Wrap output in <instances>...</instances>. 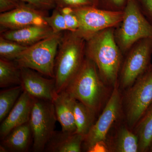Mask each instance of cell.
Returning <instances> with one entry per match:
<instances>
[{
  "label": "cell",
  "instance_id": "6da1fadb",
  "mask_svg": "<svg viewBox=\"0 0 152 152\" xmlns=\"http://www.w3.org/2000/svg\"><path fill=\"white\" fill-rule=\"evenodd\" d=\"M115 28L101 31L86 40V57L94 63L102 80L112 88L118 85L124 58L115 39Z\"/></svg>",
  "mask_w": 152,
  "mask_h": 152
},
{
  "label": "cell",
  "instance_id": "7a4b0ae2",
  "mask_svg": "<svg viewBox=\"0 0 152 152\" xmlns=\"http://www.w3.org/2000/svg\"><path fill=\"white\" fill-rule=\"evenodd\" d=\"M113 89L104 83L94 63L86 57L80 69L65 90L97 116Z\"/></svg>",
  "mask_w": 152,
  "mask_h": 152
},
{
  "label": "cell",
  "instance_id": "3957f363",
  "mask_svg": "<svg viewBox=\"0 0 152 152\" xmlns=\"http://www.w3.org/2000/svg\"><path fill=\"white\" fill-rule=\"evenodd\" d=\"M86 40L77 32L64 33L55 60L56 92L65 91L80 69L86 58Z\"/></svg>",
  "mask_w": 152,
  "mask_h": 152
},
{
  "label": "cell",
  "instance_id": "277c9868",
  "mask_svg": "<svg viewBox=\"0 0 152 152\" xmlns=\"http://www.w3.org/2000/svg\"><path fill=\"white\" fill-rule=\"evenodd\" d=\"M122 20L114 31L115 39L124 56L138 41L152 39V24L136 0H127Z\"/></svg>",
  "mask_w": 152,
  "mask_h": 152
},
{
  "label": "cell",
  "instance_id": "5b68a950",
  "mask_svg": "<svg viewBox=\"0 0 152 152\" xmlns=\"http://www.w3.org/2000/svg\"><path fill=\"white\" fill-rule=\"evenodd\" d=\"M152 104V64L130 87L122 93L124 121L133 131Z\"/></svg>",
  "mask_w": 152,
  "mask_h": 152
},
{
  "label": "cell",
  "instance_id": "8992f818",
  "mask_svg": "<svg viewBox=\"0 0 152 152\" xmlns=\"http://www.w3.org/2000/svg\"><path fill=\"white\" fill-rule=\"evenodd\" d=\"M63 32L28 47L14 60L20 68H29L39 73L55 79V60Z\"/></svg>",
  "mask_w": 152,
  "mask_h": 152
},
{
  "label": "cell",
  "instance_id": "52a82bcc",
  "mask_svg": "<svg viewBox=\"0 0 152 152\" xmlns=\"http://www.w3.org/2000/svg\"><path fill=\"white\" fill-rule=\"evenodd\" d=\"M152 39H144L134 44L124 56L118 85L126 89L151 65Z\"/></svg>",
  "mask_w": 152,
  "mask_h": 152
},
{
  "label": "cell",
  "instance_id": "ba28073f",
  "mask_svg": "<svg viewBox=\"0 0 152 152\" xmlns=\"http://www.w3.org/2000/svg\"><path fill=\"white\" fill-rule=\"evenodd\" d=\"M57 121L53 102L34 99L29 120L34 152L45 151L54 134Z\"/></svg>",
  "mask_w": 152,
  "mask_h": 152
},
{
  "label": "cell",
  "instance_id": "9c48e42d",
  "mask_svg": "<svg viewBox=\"0 0 152 152\" xmlns=\"http://www.w3.org/2000/svg\"><path fill=\"white\" fill-rule=\"evenodd\" d=\"M122 115V92L118 85L113 89L96 121L84 137L83 147L87 151L98 142L107 141L111 129Z\"/></svg>",
  "mask_w": 152,
  "mask_h": 152
},
{
  "label": "cell",
  "instance_id": "30bf717a",
  "mask_svg": "<svg viewBox=\"0 0 152 152\" xmlns=\"http://www.w3.org/2000/svg\"><path fill=\"white\" fill-rule=\"evenodd\" d=\"M73 9L80 24L76 32L86 40L101 31L116 28L121 23L124 16L123 11L108 10L95 6Z\"/></svg>",
  "mask_w": 152,
  "mask_h": 152
},
{
  "label": "cell",
  "instance_id": "8fae6325",
  "mask_svg": "<svg viewBox=\"0 0 152 152\" xmlns=\"http://www.w3.org/2000/svg\"><path fill=\"white\" fill-rule=\"evenodd\" d=\"M48 11L41 10L24 4L13 10L1 13L0 26L1 32L32 26H48L45 20Z\"/></svg>",
  "mask_w": 152,
  "mask_h": 152
},
{
  "label": "cell",
  "instance_id": "7c38bea8",
  "mask_svg": "<svg viewBox=\"0 0 152 152\" xmlns=\"http://www.w3.org/2000/svg\"><path fill=\"white\" fill-rule=\"evenodd\" d=\"M20 68L23 91L34 99L53 101L57 94L55 79L44 77L29 68Z\"/></svg>",
  "mask_w": 152,
  "mask_h": 152
},
{
  "label": "cell",
  "instance_id": "4fadbf2b",
  "mask_svg": "<svg viewBox=\"0 0 152 152\" xmlns=\"http://www.w3.org/2000/svg\"><path fill=\"white\" fill-rule=\"evenodd\" d=\"M34 98L23 91L13 107L0 126V135L2 140L14 129L29 122Z\"/></svg>",
  "mask_w": 152,
  "mask_h": 152
},
{
  "label": "cell",
  "instance_id": "5bb4252c",
  "mask_svg": "<svg viewBox=\"0 0 152 152\" xmlns=\"http://www.w3.org/2000/svg\"><path fill=\"white\" fill-rule=\"evenodd\" d=\"M54 34L49 26L32 25L20 28L8 30L1 32L4 39L29 47Z\"/></svg>",
  "mask_w": 152,
  "mask_h": 152
},
{
  "label": "cell",
  "instance_id": "9a60e30c",
  "mask_svg": "<svg viewBox=\"0 0 152 152\" xmlns=\"http://www.w3.org/2000/svg\"><path fill=\"white\" fill-rule=\"evenodd\" d=\"M76 99L66 91L56 94L53 102L57 121L61 124L62 131L75 132L76 126L74 116V104Z\"/></svg>",
  "mask_w": 152,
  "mask_h": 152
},
{
  "label": "cell",
  "instance_id": "2e32d148",
  "mask_svg": "<svg viewBox=\"0 0 152 152\" xmlns=\"http://www.w3.org/2000/svg\"><path fill=\"white\" fill-rule=\"evenodd\" d=\"M84 137L76 132L55 131L45 151L52 152H81Z\"/></svg>",
  "mask_w": 152,
  "mask_h": 152
},
{
  "label": "cell",
  "instance_id": "e0dca14e",
  "mask_svg": "<svg viewBox=\"0 0 152 152\" xmlns=\"http://www.w3.org/2000/svg\"><path fill=\"white\" fill-rule=\"evenodd\" d=\"M117 130L111 140L106 141L110 152H139L138 137L125 122Z\"/></svg>",
  "mask_w": 152,
  "mask_h": 152
},
{
  "label": "cell",
  "instance_id": "ac0fdd59",
  "mask_svg": "<svg viewBox=\"0 0 152 152\" xmlns=\"http://www.w3.org/2000/svg\"><path fill=\"white\" fill-rule=\"evenodd\" d=\"M32 135L29 123L19 126L2 140V145L7 151L14 152L26 151L29 146Z\"/></svg>",
  "mask_w": 152,
  "mask_h": 152
},
{
  "label": "cell",
  "instance_id": "d6986e66",
  "mask_svg": "<svg viewBox=\"0 0 152 152\" xmlns=\"http://www.w3.org/2000/svg\"><path fill=\"white\" fill-rule=\"evenodd\" d=\"M133 131L138 137L139 152H149L152 142V104L139 120Z\"/></svg>",
  "mask_w": 152,
  "mask_h": 152
},
{
  "label": "cell",
  "instance_id": "ffe728a7",
  "mask_svg": "<svg viewBox=\"0 0 152 152\" xmlns=\"http://www.w3.org/2000/svg\"><path fill=\"white\" fill-rule=\"evenodd\" d=\"M75 132L85 137L94 124L97 116L84 104L76 99L74 104Z\"/></svg>",
  "mask_w": 152,
  "mask_h": 152
},
{
  "label": "cell",
  "instance_id": "44dd1931",
  "mask_svg": "<svg viewBox=\"0 0 152 152\" xmlns=\"http://www.w3.org/2000/svg\"><path fill=\"white\" fill-rule=\"evenodd\" d=\"M21 68L14 61L0 59V87L2 88L21 85Z\"/></svg>",
  "mask_w": 152,
  "mask_h": 152
},
{
  "label": "cell",
  "instance_id": "7402d4cb",
  "mask_svg": "<svg viewBox=\"0 0 152 152\" xmlns=\"http://www.w3.org/2000/svg\"><path fill=\"white\" fill-rule=\"evenodd\" d=\"M23 92L21 86H14L0 92V121L8 115Z\"/></svg>",
  "mask_w": 152,
  "mask_h": 152
},
{
  "label": "cell",
  "instance_id": "603a6c76",
  "mask_svg": "<svg viewBox=\"0 0 152 152\" xmlns=\"http://www.w3.org/2000/svg\"><path fill=\"white\" fill-rule=\"evenodd\" d=\"M28 47L0 37L1 58L14 61Z\"/></svg>",
  "mask_w": 152,
  "mask_h": 152
},
{
  "label": "cell",
  "instance_id": "cb8c5ba5",
  "mask_svg": "<svg viewBox=\"0 0 152 152\" xmlns=\"http://www.w3.org/2000/svg\"><path fill=\"white\" fill-rule=\"evenodd\" d=\"M45 20L54 33L62 32L68 31L64 18L59 10L56 7L53 9L50 16L47 15L45 17Z\"/></svg>",
  "mask_w": 152,
  "mask_h": 152
},
{
  "label": "cell",
  "instance_id": "d4e9b609",
  "mask_svg": "<svg viewBox=\"0 0 152 152\" xmlns=\"http://www.w3.org/2000/svg\"><path fill=\"white\" fill-rule=\"evenodd\" d=\"M56 8L59 10L64 18L68 31H77L78 30L80 24L73 9L70 7Z\"/></svg>",
  "mask_w": 152,
  "mask_h": 152
},
{
  "label": "cell",
  "instance_id": "484cf974",
  "mask_svg": "<svg viewBox=\"0 0 152 152\" xmlns=\"http://www.w3.org/2000/svg\"><path fill=\"white\" fill-rule=\"evenodd\" d=\"M127 0H96V7L111 11L124 10Z\"/></svg>",
  "mask_w": 152,
  "mask_h": 152
},
{
  "label": "cell",
  "instance_id": "4316f807",
  "mask_svg": "<svg viewBox=\"0 0 152 152\" xmlns=\"http://www.w3.org/2000/svg\"><path fill=\"white\" fill-rule=\"evenodd\" d=\"M58 8L70 7L78 8L88 6H95L93 0H54Z\"/></svg>",
  "mask_w": 152,
  "mask_h": 152
},
{
  "label": "cell",
  "instance_id": "83f0119b",
  "mask_svg": "<svg viewBox=\"0 0 152 152\" xmlns=\"http://www.w3.org/2000/svg\"><path fill=\"white\" fill-rule=\"evenodd\" d=\"M41 10L48 11L56 7L54 0H16Z\"/></svg>",
  "mask_w": 152,
  "mask_h": 152
},
{
  "label": "cell",
  "instance_id": "f1b7e54d",
  "mask_svg": "<svg viewBox=\"0 0 152 152\" xmlns=\"http://www.w3.org/2000/svg\"><path fill=\"white\" fill-rule=\"evenodd\" d=\"M145 16L152 24V0H136Z\"/></svg>",
  "mask_w": 152,
  "mask_h": 152
},
{
  "label": "cell",
  "instance_id": "f546056e",
  "mask_svg": "<svg viewBox=\"0 0 152 152\" xmlns=\"http://www.w3.org/2000/svg\"><path fill=\"white\" fill-rule=\"evenodd\" d=\"M24 4H26L16 0H0V12L3 13L10 12Z\"/></svg>",
  "mask_w": 152,
  "mask_h": 152
},
{
  "label": "cell",
  "instance_id": "4dcf8cb0",
  "mask_svg": "<svg viewBox=\"0 0 152 152\" xmlns=\"http://www.w3.org/2000/svg\"><path fill=\"white\" fill-rule=\"evenodd\" d=\"M90 152H110L108 145L107 141H101L97 142L87 151Z\"/></svg>",
  "mask_w": 152,
  "mask_h": 152
},
{
  "label": "cell",
  "instance_id": "1f68e13d",
  "mask_svg": "<svg viewBox=\"0 0 152 152\" xmlns=\"http://www.w3.org/2000/svg\"><path fill=\"white\" fill-rule=\"evenodd\" d=\"M149 152H152V142L151 145V147H150V148L149 151Z\"/></svg>",
  "mask_w": 152,
  "mask_h": 152
},
{
  "label": "cell",
  "instance_id": "d6a6232c",
  "mask_svg": "<svg viewBox=\"0 0 152 152\" xmlns=\"http://www.w3.org/2000/svg\"><path fill=\"white\" fill-rule=\"evenodd\" d=\"M93 1H94V2L95 4V6H96V0H93Z\"/></svg>",
  "mask_w": 152,
  "mask_h": 152
}]
</instances>
